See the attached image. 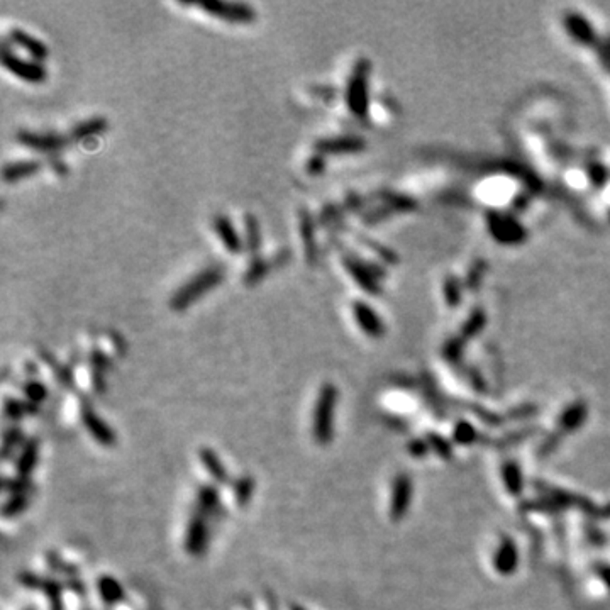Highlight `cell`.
<instances>
[{
	"mask_svg": "<svg viewBox=\"0 0 610 610\" xmlns=\"http://www.w3.org/2000/svg\"><path fill=\"white\" fill-rule=\"evenodd\" d=\"M226 270L221 264H214V266L203 268L198 271L197 275L192 276L190 280H187L178 290L171 295L170 298V307L175 312H182V310L189 309L190 305H194L202 295L209 294L210 290L216 289L219 283L224 280Z\"/></svg>",
	"mask_w": 610,
	"mask_h": 610,
	"instance_id": "cell-1",
	"label": "cell"
},
{
	"mask_svg": "<svg viewBox=\"0 0 610 610\" xmlns=\"http://www.w3.org/2000/svg\"><path fill=\"white\" fill-rule=\"evenodd\" d=\"M337 400V390L332 383H324L317 395L316 409H314L312 434L319 444H329L332 439V419H334V405Z\"/></svg>",
	"mask_w": 610,
	"mask_h": 610,
	"instance_id": "cell-2",
	"label": "cell"
},
{
	"mask_svg": "<svg viewBox=\"0 0 610 610\" xmlns=\"http://www.w3.org/2000/svg\"><path fill=\"white\" fill-rule=\"evenodd\" d=\"M10 41L3 40L2 43V65L7 71L12 73L14 76H17L19 80L26 83H43L48 76L46 68L40 61L34 60H24L21 56L14 55V51H10Z\"/></svg>",
	"mask_w": 610,
	"mask_h": 610,
	"instance_id": "cell-3",
	"label": "cell"
},
{
	"mask_svg": "<svg viewBox=\"0 0 610 610\" xmlns=\"http://www.w3.org/2000/svg\"><path fill=\"white\" fill-rule=\"evenodd\" d=\"M368 68L366 60H359L353 68L346 87V103L355 116L363 117L368 112Z\"/></svg>",
	"mask_w": 610,
	"mask_h": 610,
	"instance_id": "cell-4",
	"label": "cell"
},
{
	"mask_svg": "<svg viewBox=\"0 0 610 610\" xmlns=\"http://www.w3.org/2000/svg\"><path fill=\"white\" fill-rule=\"evenodd\" d=\"M195 6L205 14L221 19V21L232 22V24H249L256 19V10L249 3L216 0V2H203L195 3Z\"/></svg>",
	"mask_w": 610,
	"mask_h": 610,
	"instance_id": "cell-5",
	"label": "cell"
},
{
	"mask_svg": "<svg viewBox=\"0 0 610 610\" xmlns=\"http://www.w3.org/2000/svg\"><path fill=\"white\" fill-rule=\"evenodd\" d=\"M207 514L201 512L197 509V512L192 516L187 525L185 532V550L187 552L194 556H201L207 548V541H209V525H207Z\"/></svg>",
	"mask_w": 610,
	"mask_h": 610,
	"instance_id": "cell-6",
	"label": "cell"
},
{
	"mask_svg": "<svg viewBox=\"0 0 610 610\" xmlns=\"http://www.w3.org/2000/svg\"><path fill=\"white\" fill-rule=\"evenodd\" d=\"M15 139L26 148L34 149V151L43 153H55L63 149L68 144V137L61 134H48V133H33V131H19Z\"/></svg>",
	"mask_w": 610,
	"mask_h": 610,
	"instance_id": "cell-7",
	"label": "cell"
},
{
	"mask_svg": "<svg viewBox=\"0 0 610 610\" xmlns=\"http://www.w3.org/2000/svg\"><path fill=\"white\" fill-rule=\"evenodd\" d=\"M7 40H9L12 44L24 49V51H28L29 55L33 56L34 61H40L41 63V61L48 58V55H49L48 46H46L41 40H37L36 36L29 34L28 31H24L21 28H12L9 31V36H7Z\"/></svg>",
	"mask_w": 610,
	"mask_h": 610,
	"instance_id": "cell-8",
	"label": "cell"
},
{
	"mask_svg": "<svg viewBox=\"0 0 610 610\" xmlns=\"http://www.w3.org/2000/svg\"><path fill=\"white\" fill-rule=\"evenodd\" d=\"M82 422L88 431V434L94 437L99 444L102 446H114L116 444V434H114L112 427L107 425L97 414L92 409L85 407L82 412Z\"/></svg>",
	"mask_w": 610,
	"mask_h": 610,
	"instance_id": "cell-9",
	"label": "cell"
},
{
	"mask_svg": "<svg viewBox=\"0 0 610 610\" xmlns=\"http://www.w3.org/2000/svg\"><path fill=\"white\" fill-rule=\"evenodd\" d=\"M212 226L219 239H221V243L224 244V248L231 255H239L243 251V239H241V236L237 234L236 228H234V224L229 221L228 216H224V214L214 216Z\"/></svg>",
	"mask_w": 610,
	"mask_h": 610,
	"instance_id": "cell-10",
	"label": "cell"
},
{
	"mask_svg": "<svg viewBox=\"0 0 610 610\" xmlns=\"http://www.w3.org/2000/svg\"><path fill=\"white\" fill-rule=\"evenodd\" d=\"M363 141L358 137H325L316 143V151L321 155H348V153H356L363 149Z\"/></svg>",
	"mask_w": 610,
	"mask_h": 610,
	"instance_id": "cell-11",
	"label": "cell"
},
{
	"mask_svg": "<svg viewBox=\"0 0 610 610\" xmlns=\"http://www.w3.org/2000/svg\"><path fill=\"white\" fill-rule=\"evenodd\" d=\"M43 163L40 160H19V161H9V163L3 164L2 168V178L6 183H15L19 180L29 178V176L36 175L41 170Z\"/></svg>",
	"mask_w": 610,
	"mask_h": 610,
	"instance_id": "cell-12",
	"label": "cell"
},
{
	"mask_svg": "<svg viewBox=\"0 0 610 610\" xmlns=\"http://www.w3.org/2000/svg\"><path fill=\"white\" fill-rule=\"evenodd\" d=\"M316 228L314 217L305 209L300 210V234L304 243V255L307 264H316L317 262V244H316Z\"/></svg>",
	"mask_w": 610,
	"mask_h": 610,
	"instance_id": "cell-13",
	"label": "cell"
},
{
	"mask_svg": "<svg viewBox=\"0 0 610 610\" xmlns=\"http://www.w3.org/2000/svg\"><path fill=\"white\" fill-rule=\"evenodd\" d=\"M353 312H355V319L359 324V328L363 329L366 334L370 336H380L382 334V321L378 319L377 314L373 312L370 305L363 304V302H355L353 304Z\"/></svg>",
	"mask_w": 610,
	"mask_h": 610,
	"instance_id": "cell-14",
	"label": "cell"
},
{
	"mask_svg": "<svg viewBox=\"0 0 610 610\" xmlns=\"http://www.w3.org/2000/svg\"><path fill=\"white\" fill-rule=\"evenodd\" d=\"M198 458H201L202 465L205 466V470L209 471V475L212 477V480L217 483V485H224V483L229 482L228 471H226V466L222 465L217 452H214L210 448H202V450L198 451Z\"/></svg>",
	"mask_w": 610,
	"mask_h": 610,
	"instance_id": "cell-15",
	"label": "cell"
},
{
	"mask_svg": "<svg viewBox=\"0 0 610 610\" xmlns=\"http://www.w3.org/2000/svg\"><path fill=\"white\" fill-rule=\"evenodd\" d=\"M107 128H109V122H107L105 117L97 116V117L85 119V121L78 122V124L71 129L70 139L80 141L90 136H99V134L107 131Z\"/></svg>",
	"mask_w": 610,
	"mask_h": 610,
	"instance_id": "cell-16",
	"label": "cell"
},
{
	"mask_svg": "<svg viewBox=\"0 0 610 610\" xmlns=\"http://www.w3.org/2000/svg\"><path fill=\"white\" fill-rule=\"evenodd\" d=\"M244 229H246V251L253 258H256L260 253V248H262V232H260V222L253 214H246L244 216Z\"/></svg>",
	"mask_w": 610,
	"mask_h": 610,
	"instance_id": "cell-17",
	"label": "cell"
},
{
	"mask_svg": "<svg viewBox=\"0 0 610 610\" xmlns=\"http://www.w3.org/2000/svg\"><path fill=\"white\" fill-rule=\"evenodd\" d=\"M37 452H40V444H37V439H29L26 443L24 450H22L21 456H19V461H17V473L21 475L22 478H28L31 475V471L34 470L37 463Z\"/></svg>",
	"mask_w": 610,
	"mask_h": 610,
	"instance_id": "cell-18",
	"label": "cell"
},
{
	"mask_svg": "<svg viewBox=\"0 0 610 610\" xmlns=\"http://www.w3.org/2000/svg\"><path fill=\"white\" fill-rule=\"evenodd\" d=\"M344 266H346L348 273L351 275L353 278L356 280V282H358V285L362 287L363 290L371 291V294H375V291H377V287H375V282H373V278H371L370 271H368L366 268L363 266V264H359L358 262H356V260L346 256V258H344Z\"/></svg>",
	"mask_w": 610,
	"mask_h": 610,
	"instance_id": "cell-19",
	"label": "cell"
},
{
	"mask_svg": "<svg viewBox=\"0 0 610 610\" xmlns=\"http://www.w3.org/2000/svg\"><path fill=\"white\" fill-rule=\"evenodd\" d=\"M99 592H101L103 602H107V604H116V602L124 598V590L112 577H102L99 580Z\"/></svg>",
	"mask_w": 610,
	"mask_h": 610,
	"instance_id": "cell-20",
	"label": "cell"
},
{
	"mask_svg": "<svg viewBox=\"0 0 610 610\" xmlns=\"http://www.w3.org/2000/svg\"><path fill=\"white\" fill-rule=\"evenodd\" d=\"M270 266H271V263L266 262V260L260 258V256L253 258L251 263H249L246 273H244V276H243L244 283H246V285H249V287L255 285V283H258L260 280H263L264 275L270 271Z\"/></svg>",
	"mask_w": 610,
	"mask_h": 610,
	"instance_id": "cell-21",
	"label": "cell"
},
{
	"mask_svg": "<svg viewBox=\"0 0 610 610\" xmlns=\"http://www.w3.org/2000/svg\"><path fill=\"white\" fill-rule=\"evenodd\" d=\"M217 502H219V493L214 486H202V489L198 490L197 509L201 510V512L210 516L212 510L217 507Z\"/></svg>",
	"mask_w": 610,
	"mask_h": 610,
	"instance_id": "cell-22",
	"label": "cell"
},
{
	"mask_svg": "<svg viewBox=\"0 0 610 610\" xmlns=\"http://www.w3.org/2000/svg\"><path fill=\"white\" fill-rule=\"evenodd\" d=\"M253 490H255V482L251 477H243L236 482L234 485V497L239 507H246L249 498H251Z\"/></svg>",
	"mask_w": 610,
	"mask_h": 610,
	"instance_id": "cell-23",
	"label": "cell"
},
{
	"mask_svg": "<svg viewBox=\"0 0 610 610\" xmlns=\"http://www.w3.org/2000/svg\"><path fill=\"white\" fill-rule=\"evenodd\" d=\"M29 505V498L26 497L24 493H14L10 497V500L3 505V516L6 517H12V516H19L26 507Z\"/></svg>",
	"mask_w": 610,
	"mask_h": 610,
	"instance_id": "cell-24",
	"label": "cell"
},
{
	"mask_svg": "<svg viewBox=\"0 0 610 610\" xmlns=\"http://www.w3.org/2000/svg\"><path fill=\"white\" fill-rule=\"evenodd\" d=\"M24 393L29 400L33 402H41L46 398V387L40 382H28V385L24 387Z\"/></svg>",
	"mask_w": 610,
	"mask_h": 610,
	"instance_id": "cell-25",
	"label": "cell"
},
{
	"mask_svg": "<svg viewBox=\"0 0 610 610\" xmlns=\"http://www.w3.org/2000/svg\"><path fill=\"white\" fill-rule=\"evenodd\" d=\"M21 439V431L19 429H9L3 436V456H9V451L17 444V441Z\"/></svg>",
	"mask_w": 610,
	"mask_h": 610,
	"instance_id": "cell-26",
	"label": "cell"
},
{
	"mask_svg": "<svg viewBox=\"0 0 610 610\" xmlns=\"http://www.w3.org/2000/svg\"><path fill=\"white\" fill-rule=\"evenodd\" d=\"M6 412H7V416L10 417V419H19V417L22 416V412H24V407L19 404L17 400H14V398H7Z\"/></svg>",
	"mask_w": 610,
	"mask_h": 610,
	"instance_id": "cell-27",
	"label": "cell"
},
{
	"mask_svg": "<svg viewBox=\"0 0 610 610\" xmlns=\"http://www.w3.org/2000/svg\"><path fill=\"white\" fill-rule=\"evenodd\" d=\"M324 168H325V163H324V160L321 158V156H314V158H310L309 161H307V171H309V173L317 175V173H321Z\"/></svg>",
	"mask_w": 610,
	"mask_h": 610,
	"instance_id": "cell-28",
	"label": "cell"
},
{
	"mask_svg": "<svg viewBox=\"0 0 610 610\" xmlns=\"http://www.w3.org/2000/svg\"><path fill=\"white\" fill-rule=\"evenodd\" d=\"M291 610H305V609L300 607V605H291Z\"/></svg>",
	"mask_w": 610,
	"mask_h": 610,
	"instance_id": "cell-29",
	"label": "cell"
}]
</instances>
